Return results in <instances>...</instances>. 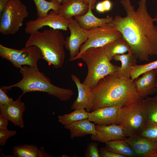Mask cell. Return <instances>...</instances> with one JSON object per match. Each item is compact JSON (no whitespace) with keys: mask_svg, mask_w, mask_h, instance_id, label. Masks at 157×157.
<instances>
[{"mask_svg":"<svg viewBox=\"0 0 157 157\" xmlns=\"http://www.w3.org/2000/svg\"><path fill=\"white\" fill-rule=\"evenodd\" d=\"M85 157H100L98 144L97 142H91L87 146L85 153Z\"/></svg>","mask_w":157,"mask_h":157,"instance_id":"30","label":"cell"},{"mask_svg":"<svg viewBox=\"0 0 157 157\" xmlns=\"http://www.w3.org/2000/svg\"><path fill=\"white\" fill-rule=\"evenodd\" d=\"M121 108L114 106L97 109L89 113L88 119L99 125L117 124Z\"/></svg>","mask_w":157,"mask_h":157,"instance_id":"15","label":"cell"},{"mask_svg":"<svg viewBox=\"0 0 157 157\" xmlns=\"http://www.w3.org/2000/svg\"><path fill=\"white\" fill-rule=\"evenodd\" d=\"M28 15L26 6L20 0H11L0 15V33L4 35L16 34Z\"/></svg>","mask_w":157,"mask_h":157,"instance_id":"7","label":"cell"},{"mask_svg":"<svg viewBox=\"0 0 157 157\" xmlns=\"http://www.w3.org/2000/svg\"><path fill=\"white\" fill-rule=\"evenodd\" d=\"M112 59L121 63V65L116 72V73L120 76L131 78L132 69L137 65L138 60L132 51L128 52L127 54L116 55L113 57Z\"/></svg>","mask_w":157,"mask_h":157,"instance_id":"21","label":"cell"},{"mask_svg":"<svg viewBox=\"0 0 157 157\" xmlns=\"http://www.w3.org/2000/svg\"><path fill=\"white\" fill-rule=\"evenodd\" d=\"M71 78L77 88L78 95L71 106L72 110L85 109L89 113L91 111L93 105V97L91 89L81 83L79 78L76 75L72 74Z\"/></svg>","mask_w":157,"mask_h":157,"instance_id":"14","label":"cell"},{"mask_svg":"<svg viewBox=\"0 0 157 157\" xmlns=\"http://www.w3.org/2000/svg\"><path fill=\"white\" fill-rule=\"evenodd\" d=\"M93 97L91 111L116 106L123 107L142 99L131 78L120 76L116 72L101 79L91 88Z\"/></svg>","mask_w":157,"mask_h":157,"instance_id":"2","label":"cell"},{"mask_svg":"<svg viewBox=\"0 0 157 157\" xmlns=\"http://www.w3.org/2000/svg\"><path fill=\"white\" fill-rule=\"evenodd\" d=\"M8 119L2 114H0V129L7 128L8 126Z\"/></svg>","mask_w":157,"mask_h":157,"instance_id":"34","label":"cell"},{"mask_svg":"<svg viewBox=\"0 0 157 157\" xmlns=\"http://www.w3.org/2000/svg\"><path fill=\"white\" fill-rule=\"evenodd\" d=\"M12 154L14 157H52V156L45 152L42 146L38 149L33 144H24L13 147Z\"/></svg>","mask_w":157,"mask_h":157,"instance_id":"22","label":"cell"},{"mask_svg":"<svg viewBox=\"0 0 157 157\" xmlns=\"http://www.w3.org/2000/svg\"><path fill=\"white\" fill-rule=\"evenodd\" d=\"M36 7L38 17L47 15L50 10H56L60 5L51 1L46 0H33Z\"/></svg>","mask_w":157,"mask_h":157,"instance_id":"27","label":"cell"},{"mask_svg":"<svg viewBox=\"0 0 157 157\" xmlns=\"http://www.w3.org/2000/svg\"><path fill=\"white\" fill-rule=\"evenodd\" d=\"M157 68V60L141 65H136L133 68L131 78L134 81L145 72Z\"/></svg>","mask_w":157,"mask_h":157,"instance_id":"29","label":"cell"},{"mask_svg":"<svg viewBox=\"0 0 157 157\" xmlns=\"http://www.w3.org/2000/svg\"><path fill=\"white\" fill-rule=\"evenodd\" d=\"M63 0H49V1L53 2L57 4L60 5L62 2Z\"/></svg>","mask_w":157,"mask_h":157,"instance_id":"39","label":"cell"},{"mask_svg":"<svg viewBox=\"0 0 157 157\" xmlns=\"http://www.w3.org/2000/svg\"><path fill=\"white\" fill-rule=\"evenodd\" d=\"M91 6H89L88 10L85 14L74 17L79 25L85 30L88 31L93 28L102 26L111 23L113 19L112 16H108L102 18L97 17L93 14Z\"/></svg>","mask_w":157,"mask_h":157,"instance_id":"19","label":"cell"},{"mask_svg":"<svg viewBox=\"0 0 157 157\" xmlns=\"http://www.w3.org/2000/svg\"><path fill=\"white\" fill-rule=\"evenodd\" d=\"M91 122L87 119L65 125L64 127L69 130L70 138L72 139L88 135H95L96 133L95 124Z\"/></svg>","mask_w":157,"mask_h":157,"instance_id":"20","label":"cell"},{"mask_svg":"<svg viewBox=\"0 0 157 157\" xmlns=\"http://www.w3.org/2000/svg\"><path fill=\"white\" fill-rule=\"evenodd\" d=\"M68 28L70 35L65 39V47L69 51V60H72L79 54L81 46L88 38V31L82 28L77 22L72 18L69 20Z\"/></svg>","mask_w":157,"mask_h":157,"instance_id":"11","label":"cell"},{"mask_svg":"<svg viewBox=\"0 0 157 157\" xmlns=\"http://www.w3.org/2000/svg\"><path fill=\"white\" fill-rule=\"evenodd\" d=\"M105 143V147L108 149L125 157L136 156L130 145L125 140H116Z\"/></svg>","mask_w":157,"mask_h":157,"instance_id":"24","label":"cell"},{"mask_svg":"<svg viewBox=\"0 0 157 157\" xmlns=\"http://www.w3.org/2000/svg\"><path fill=\"white\" fill-rule=\"evenodd\" d=\"M20 72L22 76L20 81L11 85L1 87L7 90L13 87L18 88L22 91V96L30 92H45L63 101L69 100L73 95L72 90L61 88L51 84L50 79L40 71L38 67L24 65L20 68Z\"/></svg>","mask_w":157,"mask_h":157,"instance_id":"3","label":"cell"},{"mask_svg":"<svg viewBox=\"0 0 157 157\" xmlns=\"http://www.w3.org/2000/svg\"><path fill=\"white\" fill-rule=\"evenodd\" d=\"M138 136L144 137L157 142V124L147 121Z\"/></svg>","mask_w":157,"mask_h":157,"instance_id":"28","label":"cell"},{"mask_svg":"<svg viewBox=\"0 0 157 157\" xmlns=\"http://www.w3.org/2000/svg\"><path fill=\"white\" fill-rule=\"evenodd\" d=\"M87 4L91 6L92 9L94 8L95 4L98 0H82Z\"/></svg>","mask_w":157,"mask_h":157,"instance_id":"38","label":"cell"},{"mask_svg":"<svg viewBox=\"0 0 157 157\" xmlns=\"http://www.w3.org/2000/svg\"><path fill=\"white\" fill-rule=\"evenodd\" d=\"M96 133L91 135L93 141L106 143L116 140H125L129 135L124 127L116 124L95 126Z\"/></svg>","mask_w":157,"mask_h":157,"instance_id":"12","label":"cell"},{"mask_svg":"<svg viewBox=\"0 0 157 157\" xmlns=\"http://www.w3.org/2000/svg\"><path fill=\"white\" fill-rule=\"evenodd\" d=\"M79 59L85 63L88 68L87 75L83 83L90 89L101 79L115 72L120 67L111 63L103 47L88 49L72 61Z\"/></svg>","mask_w":157,"mask_h":157,"instance_id":"5","label":"cell"},{"mask_svg":"<svg viewBox=\"0 0 157 157\" xmlns=\"http://www.w3.org/2000/svg\"><path fill=\"white\" fill-rule=\"evenodd\" d=\"M62 157H69V156H67L65 154H63L61 156Z\"/></svg>","mask_w":157,"mask_h":157,"instance_id":"42","label":"cell"},{"mask_svg":"<svg viewBox=\"0 0 157 157\" xmlns=\"http://www.w3.org/2000/svg\"><path fill=\"white\" fill-rule=\"evenodd\" d=\"M99 152L100 157H125L108 149L105 147L100 148Z\"/></svg>","mask_w":157,"mask_h":157,"instance_id":"33","label":"cell"},{"mask_svg":"<svg viewBox=\"0 0 157 157\" xmlns=\"http://www.w3.org/2000/svg\"><path fill=\"white\" fill-rule=\"evenodd\" d=\"M156 86L157 87V83L156 85Z\"/></svg>","mask_w":157,"mask_h":157,"instance_id":"45","label":"cell"},{"mask_svg":"<svg viewBox=\"0 0 157 157\" xmlns=\"http://www.w3.org/2000/svg\"><path fill=\"white\" fill-rule=\"evenodd\" d=\"M147 121L157 124V96L143 99Z\"/></svg>","mask_w":157,"mask_h":157,"instance_id":"26","label":"cell"},{"mask_svg":"<svg viewBox=\"0 0 157 157\" xmlns=\"http://www.w3.org/2000/svg\"><path fill=\"white\" fill-rule=\"evenodd\" d=\"M69 23V20L51 10L44 17H38L28 22L26 24L24 30L26 33L30 35L46 26L55 29L66 31L68 28Z\"/></svg>","mask_w":157,"mask_h":157,"instance_id":"10","label":"cell"},{"mask_svg":"<svg viewBox=\"0 0 157 157\" xmlns=\"http://www.w3.org/2000/svg\"><path fill=\"white\" fill-rule=\"evenodd\" d=\"M125 0V1H130V0Z\"/></svg>","mask_w":157,"mask_h":157,"instance_id":"44","label":"cell"},{"mask_svg":"<svg viewBox=\"0 0 157 157\" xmlns=\"http://www.w3.org/2000/svg\"><path fill=\"white\" fill-rule=\"evenodd\" d=\"M88 38L81 47L79 53L75 57L88 49L103 47L115 40L122 37L121 33L111 23L92 28L88 30Z\"/></svg>","mask_w":157,"mask_h":157,"instance_id":"9","label":"cell"},{"mask_svg":"<svg viewBox=\"0 0 157 157\" xmlns=\"http://www.w3.org/2000/svg\"><path fill=\"white\" fill-rule=\"evenodd\" d=\"M22 95L15 101L5 105H0V113L15 126L23 128L24 126L23 113L26 110L24 102L21 100Z\"/></svg>","mask_w":157,"mask_h":157,"instance_id":"13","label":"cell"},{"mask_svg":"<svg viewBox=\"0 0 157 157\" xmlns=\"http://www.w3.org/2000/svg\"><path fill=\"white\" fill-rule=\"evenodd\" d=\"M11 0H0V15Z\"/></svg>","mask_w":157,"mask_h":157,"instance_id":"36","label":"cell"},{"mask_svg":"<svg viewBox=\"0 0 157 157\" xmlns=\"http://www.w3.org/2000/svg\"><path fill=\"white\" fill-rule=\"evenodd\" d=\"M65 39L59 30L50 28L30 35L25 47L35 46L41 51L43 59L56 68L63 65L65 57Z\"/></svg>","mask_w":157,"mask_h":157,"instance_id":"4","label":"cell"},{"mask_svg":"<svg viewBox=\"0 0 157 157\" xmlns=\"http://www.w3.org/2000/svg\"><path fill=\"white\" fill-rule=\"evenodd\" d=\"M69 0H63L62 4L64 3H65L67 1H68Z\"/></svg>","mask_w":157,"mask_h":157,"instance_id":"41","label":"cell"},{"mask_svg":"<svg viewBox=\"0 0 157 157\" xmlns=\"http://www.w3.org/2000/svg\"><path fill=\"white\" fill-rule=\"evenodd\" d=\"M155 73L157 76V68L154 69Z\"/></svg>","mask_w":157,"mask_h":157,"instance_id":"43","label":"cell"},{"mask_svg":"<svg viewBox=\"0 0 157 157\" xmlns=\"http://www.w3.org/2000/svg\"><path fill=\"white\" fill-rule=\"evenodd\" d=\"M95 8L96 10L100 13L106 12L102 1L99 2L96 5Z\"/></svg>","mask_w":157,"mask_h":157,"instance_id":"37","label":"cell"},{"mask_svg":"<svg viewBox=\"0 0 157 157\" xmlns=\"http://www.w3.org/2000/svg\"><path fill=\"white\" fill-rule=\"evenodd\" d=\"M89 5L82 0H69L62 4L56 13L69 20L74 17L81 16L88 11Z\"/></svg>","mask_w":157,"mask_h":157,"instance_id":"18","label":"cell"},{"mask_svg":"<svg viewBox=\"0 0 157 157\" xmlns=\"http://www.w3.org/2000/svg\"><path fill=\"white\" fill-rule=\"evenodd\" d=\"M106 11L110 10L112 6V3L110 0H104L102 1Z\"/></svg>","mask_w":157,"mask_h":157,"instance_id":"35","label":"cell"},{"mask_svg":"<svg viewBox=\"0 0 157 157\" xmlns=\"http://www.w3.org/2000/svg\"><path fill=\"white\" fill-rule=\"evenodd\" d=\"M154 18L155 19V22H156V28H157V11L156 14V15L155 17Z\"/></svg>","mask_w":157,"mask_h":157,"instance_id":"40","label":"cell"},{"mask_svg":"<svg viewBox=\"0 0 157 157\" xmlns=\"http://www.w3.org/2000/svg\"><path fill=\"white\" fill-rule=\"evenodd\" d=\"M17 133V132L15 130H9L7 128L0 129V146H3L5 145L8 139Z\"/></svg>","mask_w":157,"mask_h":157,"instance_id":"31","label":"cell"},{"mask_svg":"<svg viewBox=\"0 0 157 157\" xmlns=\"http://www.w3.org/2000/svg\"><path fill=\"white\" fill-rule=\"evenodd\" d=\"M88 113L84 109H76L72 113L58 116L59 122L64 126L88 119Z\"/></svg>","mask_w":157,"mask_h":157,"instance_id":"25","label":"cell"},{"mask_svg":"<svg viewBox=\"0 0 157 157\" xmlns=\"http://www.w3.org/2000/svg\"><path fill=\"white\" fill-rule=\"evenodd\" d=\"M142 74V76L134 80L136 90L142 99L157 91V76L154 70L148 71Z\"/></svg>","mask_w":157,"mask_h":157,"instance_id":"16","label":"cell"},{"mask_svg":"<svg viewBox=\"0 0 157 157\" xmlns=\"http://www.w3.org/2000/svg\"><path fill=\"white\" fill-rule=\"evenodd\" d=\"M0 56L10 62L15 67L19 69L24 65L38 68V60L43 59L39 49L33 45L18 50L0 44Z\"/></svg>","mask_w":157,"mask_h":157,"instance_id":"8","label":"cell"},{"mask_svg":"<svg viewBox=\"0 0 157 157\" xmlns=\"http://www.w3.org/2000/svg\"><path fill=\"white\" fill-rule=\"evenodd\" d=\"M7 90L2 87L0 88V105H7L13 101L12 98L7 94Z\"/></svg>","mask_w":157,"mask_h":157,"instance_id":"32","label":"cell"},{"mask_svg":"<svg viewBox=\"0 0 157 157\" xmlns=\"http://www.w3.org/2000/svg\"><path fill=\"white\" fill-rule=\"evenodd\" d=\"M143 99L121 108L117 124L123 126L129 137L138 136L147 121Z\"/></svg>","mask_w":157,"mask_h":157,"instance_id":"6","label":"cell"},{"mask_svg":"<svg viewBox=\"0 0 157 157\" xmlns=\"http://www.w3.org/2000/svg\"><path fill=\"white\" fill-rule=\"evenodd\" d=\"M147 0H140L135 10L130 1L121 0L126 13L124 17L116 16L111 22L122 34L132 53L140 61H148L157 56V28L148 13Z\"/></svg>","mask_w":157,"mask_h":157,"instance_id":"1","label":"cell"},{"mask_svg":"<svg viewBox=\"0 0 157 157\" xmlns=\"http://www.w3.org/2000/svg\"><path fill=\"white\" fill-rule=\"evenodd\" d=\"M133 149L136 156L151 157L157 151V142L140 136L129 137L125 139Z\"/></svg>","mask_w":157,"mask_h":157,"instance_id":"17","label":"cell"},{"mask_svg":"<svg viewBox=\"0 0 157 157\" xmlns=\"http://www.w3.org/2000/svg\"><path fill=\"white\" fill-rule=\"evenodd\" d=\"M103 47L106 56L110 61L116 55L123 54L131 51L129 45L123 37L115 40Z\"/></svg>","mask_w":157,"mask_h":157,"instance_id":"23","label":"cell"}]
</instances>
